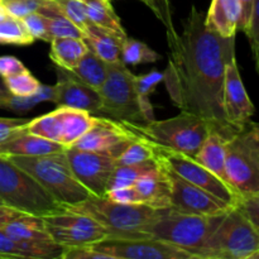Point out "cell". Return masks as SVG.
<instances>
[{
	"label": "cell",
	"instance_id": "1",
	"mask_svg": "<svg viewBox=\"0 0 259 259\" xmlns=\"http://www.w3.org/2000/svg\"><path fill=\"white\" fill-rule=\"evenodd\" d=\"M168 62L163 82L172 103L181 111L205 119L212 131L230 138L237 132L224 113L225 67L235 56V37L224 38L205 23L192 7L182 30H166Z\"/></svg>",
	"mask_w": 259,
	"mask_h": 259
},
{
	"label": "cell",
	"instance_id": "2",
	"mask_svg": "<svg viewBox=\"0 0 259 259\" xmlns=\"http://www.w3.org/2000/svg\"><path fill=\"white\" fill-rule=\"evenodd\" d=\"M65 207L93 218L109 239L149 238L147 229L158 212V209L147 204H121L106 196H90L80 204Z\"/></svg>",
	"mask_w": 259,
	"mask_h": 259
},
{
	"label": "cell",
	"instance_id": "3",
	"mask_svg": "<svg viewBox=\"0 0 259 259\" xmlns=\"http://www.w3.org/2000/svg\"><path fill=\"white\" fill-rule=\"evenodd\" d=\"M29 174L62 206L80 204L93 195L73 176L65 149L38 157H7Z\"/></svg>",
	"mask_w": 259,
	"mask_h": 259
},
{
	"label": "cell",
	"instance_id": "4",
	"mask_svg": "<svg viewBox=\"0 0 259 259\" xmlns=\"http://www.w3.org/2000/svg\"><path fill=\"white\" fill-rule=\"evenodd\" d=\"M124 126L162 147L195 157L205 138L212 131L205 119L195 114L181 111L179 115L164 120H151L148 123H133L120 120Z\"/></svg>",
	"mask_w": 259,
	"mask_h": 259
},
{
	"label": "cell",
	"instance_id": "5",
	"mask_svg": "<svg viewBox=\"0 0 259 259\" xmlns=\"http://www.w3.org/2000/svg\"><path fill=\"white\" fill-rule=\"evenodd\" d=\"M224 214L194 215L180 212L172 207L158 209L156 218L147 229V234L149 238L177 245L191 253L195 259H199L200 250L217 229Z\"/></svg>",
	"mask_w": 259,
	"mask_h": 259
},
{
	"label": "cell",
	"instance_id": "6",
	"mask_svg": "<svg viewBox=\"0 0 259 259\" xmlns=\"http://www.w3.org/2000/svg\"><path fill=\"white\" fill-rule=\"evenodd\" d=\"M258 249L259 232L237 206H233L223 215L200 250L199 259H250Z\"/></svg>",
	"mask_w": 259,
	"mask_h": 259
},
{
	"label": "cell",
	"instance_id": "7",
	"mask_svg": "<svg viewBox=\"0 0 259 259\" xmlns=\"http://www.w3.org/2000/svg\"><path fill=\"white\" fill-rule=\"evenodd\" d=\"M225 174L228 185L239 197L259 191V124L249 121L230 137Z\"/></svg>",
	"mask_w": 259,
	"mask_h": 259
},
{
	"label": "cell",
	"instance_id": "8",
	"mask_svg": "<svg viewBox=\"0 0 259 259\" xmlns=\"http://www.w3.org/2000/svg\"><path fill=\"white\" fill-rule=\"evenodd\" d=\"M0 199L7 206L39 217H46L63 207L29 174L2 156Z\"/></svg>",
	"mask_w": 259,
	"mask_h": 259
},
{
	"label": "cell",
	"instance_id": "9",
	"mask_svg": "<svg viewBox=\"0 0 259 259\" xmlns=\"http://www.w3.org/2000/svg\"><path fill=\"white\" fill-rule=\"evenodd\" d=\"M101 96L100 115L115 120L146 123L136 89V75L123 61L109 63L108 76L99 89Z\"/></svg>",
	"mask_w": 259,
	"mask_h": 259
},
{
	"label": "cell",
	"instance_id": "10",
	"mask_svg": "<svg viewBox=\"0 0 259 259\" xmlns=\"http://www.w3.org/2000/svg\"><path fill=\"white\" fill-rule=\"evenodd\" d=\"M95 115L81 109L58 106L53 111L28 120L29 133L50 139L63 147H71L93 126Z\"/></svg>",
	"mask_w": 259,
	"mask_h": 259
},
{
	"label": "cell",
	"instance_id": "11",
	"mask_svg": "<svg viewBox=\"0 0 259 259\" xmlns=\"http://www.w3.org/2000/svg\"><path fill=\"white\" fill-rule=\"evenodd\" d=\"M153 144L154 158L161 166L171 169L172 172L179 175L186 181L206 190L210 194L235 206L239 196L235 194L234 190L229 185L225 184L222 179H219L217 175L209 171L206 167L199 163L194 157L169 149L167 147L158 146L154 142Z\"/></svg>",
	"mask_w": 259,
	"mask_h": 259
},
{
	"label": "cell",
	"instance_id": "12",
	"mask_svg": "<svg viewBox=\"0 0 259 259\" xmlns=\"http://www.w3.org/2000/svg\"><path fill=\"white\" fill-rule=\"evenodd\" d=\"M53 242L62 247L93 245L106 239L108 234L93 218L63 206L43 217Z\"/></svg>",
	"mask_w": 259,
	"mask_h": 259
},
{
	"label": "cell",
	"instance_id": "13",
	"mask_svg": "<svg viewBox=\"0 0 259 259\" xmlns=\"http://www.w3.org/2000/svg\"><path fill=\"white\" fill-rule=\"evenodd\" d=\"M65 153L76 180L93 196H105L111 175L118 166L115 157L108 152L83 151L73 147L65 148Z\"/></svg>",
	"mask_w": 259,
	"mask_h": 259
},
{
	"label": "cell",
	"instance_id": "14",
	"mask_svg": "<svg viewBox=\"0 0 259 259\" xmlns=\"http://www.w3.org/2000/svg\"><path fill=\"white\" fill-rule=\"evenodd\" d=\"M161 167L164 169L168 180L169 207L172 209L185 214L219 215L224 214L230 207H233V205L210 194L206 190L186 181L171 169L163 166Z\"/></svg>",
	"mask_w": 259,
	"mask_h": 259
},
{
	"label": "cell",
	"instance_id": "15",
	"mask_svg": "<svg viewBox=\"0 0 259 259\" xmlns=\"http://www.w3.org/2000/svg\"><path fill=\"white\" fill-rule=\"evenodd\" d=\"M109 259H195L187 250L154 238L106 239L93 244Z\"/></svg>",
	"mask_w": 259,
	"mask_h": 259
},
{
	"label": "cell",
	"instance_id": "16",
	"mask_svg": "<svg viewBox=\"0 0 259 259\" xmlns=\"http://www.w3.org/2000/svg\"><path fill=\"white\" fill-rule=\"evenodd\" d=\"M136 138L137 134L124 126L120 120L95 116L93 126L71 147L83 151L108 152L116 159L120 152Z\"/></svg>",
	"mask_w": 259,
	"mask_h": 259
},
{
	"label": "cell",
	"instance_id": "17",
	"mask_svg": "<svg viewBox=\"0 0 259 259\" xmlns=\"http://www.w3.org/2000/svg\"><path fill=\"white\" fill-rule=\"evenodd\" d=\"M57 82L53 85L52 103L57 106L81 109L93 115L101 113V96L99 90L91 88L72 71L56 66Z\"/></svg>",
	"mask_w": 259,
	"mask_h": 259
},
{
	"label": "cell",
	"instance_id": "18",
	"mask_svg": "<svg viewBox=\"0 0 259 259\" xmlns=\"http://www.w3.org/2000/svg\"><path fill=\"white\" fill-rule=\"evenodd\" d=\"M223 103H224V113L227 120L235 131L244 128L254 114V105L250 101L242 77H240L235 56L228 62L225 67Z\"/></svg>",
	"mask_w": 259,
	"mask_h": 259
},
{
	"label": "cell",
	"instance_id": "19",
	"mask_svg": "<svg viewBox=\"0 0 259 259\" xmlns=\"http://www.w3.org/2000/svg\"><path fill=\"white\" fill-rule=\"evenodd\" d=\"M66 147L29 133L25 125L0 143L2 157H38L63 151Z\"/></svg>",
	"mask_w": 259,
	"mask_h": 259
},
{
	"label": "cell",
	"instance_id": "20",
	"mask_svg": "<svg viewBox=\"0 0 259 259\" xmlns=\"http://www.w3.org/2000/svg\"><path fill=\"white\" fill-rule=\"evenodd\" d=\"M65 247L53 240L28 242L12 238L0 229V258L58 259L62 257Z\"/></svg>",
	"mask_w": 259,
	"mask_h": 259
},
{
	"label": "cell",
	"instance_id": "21",
	"mask_svg": "<svg viewBox=\"0 0 259 259\" xmlns=\"http://www.w3.org/2000/svg\"><path fill=\"white\" fill-rule=\"evenodd\" d=\"M243 7L240 0H211L205 23L224 38L235 37L240 29Z\"/></svg>",
	"mask_w": 259,
	"mask_h": 259
},
{
	"label": "cell",
	"instance_id": "22",
	"mask_svg": "<svg viewBox=\"0 0 259 259\" xmlns=\"http://www.w3.org/2000/svg\"><path fill=\"white\" fill-rule=\"evenodd\" d=\"M83 38L91 52L108 63L121 61V47L125 37L116 34L106 28L100 27L90 20L85 27Z\"/></svg>",
	"mask_w": 259,
	"mask_h": 259
},
{
	"label": "cell",
	"instance_id": "23",
	"mask_svg": "<svg viewBox=\"0 0 259 259\" xmlns=\"http://www.w3.org/2000/svg\"><path fill=\"white\" fill-rule=\"evenodd\" d=\"M229 139L219 132L211 131L205 138L196 156L194 157L199 163L217 175L225 184H228L225 161H227V146Z\"/></svg>",
	"mask_w": 259,
	"mask_h": 259
},
{
	"label": "cell",
	"instance_id": "24",
	"mask_svg": "<svg viewBox=\"0 0 259 259\" xmlns=\"http://www.w3.org/2000/svg\"><path fill=\"white\" fill-rule=\"evenodd\" d=\"M133 186L141 195L143 204L149 205L154 209L169 207L168 180L166 172L161 166L157 171L149 172L139 177Z\"/></svg>",
	"mask_w": 259,
	"mask_h": 259
},
{
	"label": "cell",
	"instance_id": "25",
	"mask_svg": "<svg viewBox=\"0 0 259 259\" xmlns=\"http://www.w3.org/2000/svg\"><path fill=\"white\" fill-rule=\"evenodd\" d=\"M3 230L12 238H15V239L28 240V242H48V240H52L47 230V227H46L45 219L39 215L22 212L17 218L10 220L3 228Z\"/></svg>",
	"mask_w": 259,
	"mask_h": 259
},
{
	"label": "cell",
	"instance_id": "26",
	"mask_svg": "<svg viewBox=\"0 0 259 259\" xmlns=\"http://www.w3.org/2000/svg\"><path fill=\"white\" fill-rule=\"evenodd\" d=\"M50 57L56 66L72 71L89 48L82 38H53L51 40Z\"/></svg>",
	"mask_w": 259,
	"mask_h": 259
},
{
	"label": "cell",
	"instance_id": "27",
	"mask_svg": "<svg viewBox=\"0 0 259 259\" xmlns=\"http://www.w3.org/2000/svg\"><path fill=\"white\" fill-rule=\"evenodd\" d=\"M85 4L86 14L89 19L100 27L106 28L121 37H126V33L121 25L120 19L114 12L110 0H81Z\"/></svg>",
	"mask_w": 259,
	"mask_h": 259
},
{
	"label": "cell",
	"instance_id": "28",
	"mask_svg": "<svg viewBox=\"0 0 259 259\" xmlns=\"http://www.w3.org/2000/svg\"><path fill=\"white\" fill-rule=\"evenodd\" d=\"M108 62L101 60L100 57H98L95 53L89 50L77 63V66L73 68L72 72L89 86L99 90L108 76Z\"/></svg>",
	"mask_w": 259,
	"mask_h": 259
},
{
	"label": "cell",
	"instance_id": "29",
	"mask_svg": "<svg viewBox=\"0 0 259 259\" xmlns=\"http://www.w3.org/2000/svg\"><path fill=\"white\" fill-rule=\"evenodd\" d=\"M159 168L156 158L142 162L138 164H129V166H116L114 169L111 179L109 181V189H118V187L133 186L134 182L143 175L157 171ZM108 192V191H106Z\"/></svg>",
	"mask_w": 259,
	"mask_h": 259
},
{
	"label": "cell",
	"instance_id": "30",
	"mask_svg": "<svg viewBox=\"0 0 259 259\" xmlns=\"http://www.w3.org/2000/svg\"><path fill=\"white\" fill-rule=\"evenodd\" d=\"M161 60V56L144 42L126 35L121 47V61L126 66H137L142 63H152Z\"/></svg>",
	"mask_w": 259,
	"mask_h": 259
},
{
	"label": "cell",
	"instance_id": "31",
	"mask_svg": "<svg viewBox=\"0 0 259 259\" xmlns=\"http://www.w3.org/2000/svg\"><path fill=\"white\" fill-rule=\"evenodd\" d=\"M149 159H154L153 142L144 137L137 136V138L133 139L116 157V164L129 166V164L142 163Z\"/></svg>",
	"mask_w": 259,
	"mask_h": 259
},
{
	"label": "cell",
	"instance_id": "32",
	"mask_svg": "<svg viewBox=\"0 0 259 259\" xmlns=\"http://www.w3.org/2000/svg\"><path fill=\"white\" fill-rule=\"evenodd\" d=\"M34 42L24 23L19 18L8 14L0 20V45L28 46Z\"/></svg>",
	"mask_w": 259,
	"mask_h": 259
},
{
	"label": "cell",
	"instance_id": "33",
	"mask_svg": "<svg viewBox=\"0 0 259 259\" xmlns=\"http://www.w3.org/2000/svg\"><path fill=\"white\" fill-rule=\"evenodd\" d=\"M5 85L13 96L17 98H28L39 91L42 83L30 73V71L24 70L17 75L4 78Z\"/></svg>",
	"mask_w": 259,
	"mask_h": 259
},
{
	"label": "cell",
	"instance_id": "34",
	"mask_svg": "<svg viewBox=\"0 0 259 259\" xmlns=\"http://www.w3.org/2000/svg\"><path fill=\"white\" fill-rule=\"evenodd\" d=\"M53 3L55 0H5L4 8L9 15L22 19L32 13H42Z\"/></svg>",
	"mask_w": 259,
	"mask_h": 259
},
{
	"label": "cell",
	"instance_id": "35",
	"mask_svg": "<svg viewBox=\"0 0 259 259\" xmlns=\"http://www.w3.org/2000/svg\"><path fill=\"white\" fill-rule=\"evenodd\" d=\"M22 20L29 34L34 38V40L38 39L43 40V42H51L52 40L48 18L46 15L40 14V13H32V14L22 18Z\"/></svg>",
	"mask_w": 259,
	"mask_h": 259
},
{
	"label": "cell",
	"instance_id": "36",
	"mask_svg": "<svg viewBox=\"0 0 259 259\" xmlns=\"http://www.w3.org/2000/svg\"><path fill=\"white\" fill-rule=\"evenodd\" d=\"M60 8L62 9L63 14L75 23L81 30L85 29L88 23L90 22L88 14H86L85 4L81 0H56Z\"/></svg>",
	"mask_w": 259,
	"mask_h": 259
},
{
	"label": "cell",
	"instance_id": "37",
	"mask_svg": "<svg viewBox=\"0 0 259 259\" xmlns=\"http://www.w3.org/2000/svg\"><path fill=\"white\" fill-rule=\"evenodd\" d=\"M244 33L247 34L248 40H249L255 68L259 71V0L253 2L252 14H250L249 23H248Z\"/></svg>",
	"mask_w": 259,
	"mask_h": 259
},
{
	"label": "cell",
	"instance_id": "38",
	"mask_svg": "<svg viewBox=\"0 0 259 259\" xmlns=\"http://www.w3.org/2000/svg\"><path fill=\"white\" fill-rule=\"evenodd\" d=\"M162 81L163 72L161 71H151L144 75L136 76V89L139 98H149Z\"/></svg>",
	"mask_w": 259,
	"mask_h": 259
},
{
	"label": "cell",
	"instance_id": "39",
	"mask_svg": "<svg viewBox=\"0 0 259 259\" xmlns=\"http://www.w3.org/2000/svg\"><path fill=\"white\" fill-rule=\"evenodd\" d=\"M235 206L259 232V191L248 196L239 197Z\"/></svg>",
	"mask_w": 259,
	"mask_h": 259
},
{
	"label": "cell",
	"instance_id": "40",
	"mask_svg": "<svg viewBox=\"0 0 259 259\" xmlns=\"http://www.w3.org/2000/svg\"><path fill=\"white\" fill-rule=\"evenodd\" d=\"M61 259H109V257L93 245H80L65 248Z\"/></svg>",
	"mask_w": 259,
	"mask_h": 259
},
{
	"label": "cell",
	"instance_id": "41",
	"mask_svg": "<svg viewBox=\"0 0 259 259\" xmlns=\"http://www.w3.org/2000/svg\"><path fill=\"white\" fill-rule=\"evenodd\" d=\"M105 196L116 202H121V204H143L141 195L134 186L108 190Z\"/></svg>",
	"mask_w": 259,
	"mask_h": 259
},
{
	"label": "cell",
	"instance_id": "42",
	"mask_svg": "<svg viewBox=\"0 0 259 259\" xmlns=\"http://www.w3.org/2000/svg\"><path fill=\"white\" fill-rule=\"evenodd\" d=\"M27 123L28 119L24 118H0V143L10 138Z\"/></svg>",
	"mask_w": 259,
	"mask_h": 259
},
{
	"label": "cell",
	"instance_id": "43",
	"mask_svg": "<svg viewBox=\"0 0 259 259\" xmlns=\"http://www.w3.org/2000/svg\"><path fill=\"white\" fill-rule=\"evenodd\" d=\"M152 5H153L152 12L163 23V25L166 27V30L176 29L174 25V22H172L171 8H169L168 0H152Z\"/></svg>",
	"mask_w": 259,
	"mask_h": 259
},
{
	"label": "cell",
	"instance_id": "44",
	"mask_svg": "<svg viewBox=\"0 0 259 259\" xmlns=\"http://www.w3.org/2000/svg\"><path fill=\"white\" fill-rule=\"evenodd\" d=\"M27 70L23 62L14 56H0V76L7 78Z\"/></svg>",
	"mask_w": 259,
	"mask_h": 259
},
{
	"label": "cell",
	"instance_id": "45",
	"mask_svg": "<svg viewBox=\"0 0 259 259\" xmlns=\"http://www.w3.org/2000/svg\"><path fill=\"white\" fill-rule=\"evenodd\" d=\"M20 214H22V211H19V210L13 209L7 205H2L0 206V229H3L10 220H13Z\"/></svg>",
	"mask_w": 259,
	"mask_h": 259
},
{
	"label": "cell",
	"instance_id": "46",
	"mask_svg": "<svg viewBox=\"0 0 259 259\" xmlns=\"http://www.w3.org/2000/svg\"><path fill=\"white\" fill-rule=\"evenodd\" d=\"M12 99L13 95L8 90L4 78L0 76V109H7V110H9Z\"/></svg>",
	"mask_w": 259,
	"mask_h": 259
},
{
	"label": "cell",
	"instance_id": "47",
	"mask_svg": "<svg viewBox=\"0 0 259 259\" xmlns=\"http://www.w3.org/2000/svg\"><path fill=\"white\" fill-rule=\"evenodd\" d=\"M240 2H242V7H243V18H242V24H240V30L244 32L248 23H249L250 14H252V9H253V2H254V0H240Z\"/></svg>",
	"mask_w": 259,
	"mask_h": 259
},
{
	"label": "cell",
	"instance_id": "48",
	"mask_svg": "<svg viewBox=\"0 0 259 259\" xmlns=\"http://www.w3.org/2000/svg\"><path fill=\"white\" fill-rule=\"evenodd\" d=\"M141 2H143L144 4L147 5V7H149L152 9V8H153V5H152V0H141Z\"/></svg>",
	"mask_w": 259,
	"mask_h": 259
},
{
	"label": "cell",
	"instance_id": "49",
	"mask_svg": "<svg viewBox=\"0 0 259 259\" xmlns=\"http://www.w3.org/2000/svg\"><path fill=\"white\" fill-rule=\"evenodd\" d=\"M250 259H259V249L252 255V257H250Z\"/></svg>",
	"mask_w": 259,
	"mask_h": 259
},
{
	"label": "cell",
	"instance_id": "50",
	"mask_svg": "<svg viewBox=\"0 0 259 259\" xmlns=\"http://www.w3.org/2000/svg\"><path fill=\"white\" fill-rule=\"evenodd\" d=\"M0 12H5V8H4V2L0 0Z\"/></svg>",
	"mask_w": 259,
	"mask_h": 259
},
{
	"label": "cell",
	"instance_id": "51",
	"mask_svg": "<svg viewBox=\"0 0 259 259\" xmlns=\"http://www.w3.org/2000/svg\"><path fill=\"white\" fill-rule=\"evenodd\" d=\"M8 15L7 12H0V20L3 19V18H5Z\"/></svg>",
	"mask_w": 259,
	"mask_h": 259
},
{
	"label": "cell",
	"instance_id": "52",
	"mask_svg": "<svg viewBox=\"0 0 259 259\" xmlns=\"http://www.w3.org/2000/svg\"><path fill=\"white\" fill-rule=\"evenodd\" d=\"M2 205H5V204H4V202L2 201V199H0V206H2Z\"/></svg>",
	"mask_w": 259,
	"mask_h": 259
},
{
	"label": "cell",
	"instance_id": "53",
	"mask_svg": "<svg viewBox=\"0 0 259 259\" xmlns=\"http://www.w3.org/2000/svg\"><path fill=\"white\" fill-rule=\"evenodd\" d=\"M3 2H5V0H3Z\"/></svg>",
	"mask_w": 259,
	"mask_h": 259
}]
</instances>
